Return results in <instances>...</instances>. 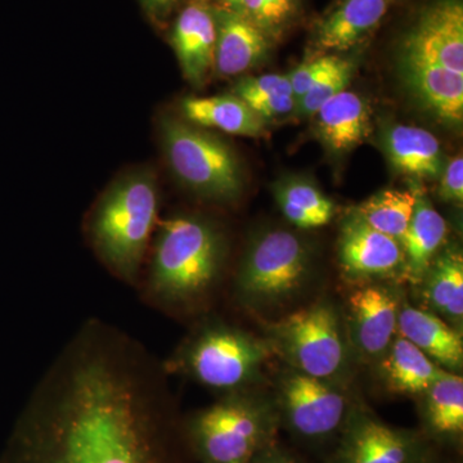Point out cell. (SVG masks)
Listing matches in <instances>:
<instances>
[{"label":"cell","mask_w":463,"mask_h":463,"mask_svg":"<svg viewBox=\"0 0 463 463\" xmlns=\"http://www.w3.org/2000/svg\"><path fill=\"white\" fill-rule=\"evenodd\" d=\"M439 194L441 199L461 205L463 201V157L457 155L440 173Z\"/></svg>","instance_id":"obj_31"},{"label":"cell","mask_w":463,"mask_h":463,"mask_svg":"<svg viewBox=\"0 0 463 463\" xmlns=\"http://www.w3.org/2000/svg\"><path fill=\"white\" fill-rule=\"evenodd\" d=\"M412 190L416 194V205L410 225L399 243L403 251L408 279L421 282L446 240L447 223L421 187L414 185Z\"/></svg>","instance_id":"obj_18"},{"label":"cell","mask_w":463,"mask_h":463,"mask_svg":"<svg viewBox=\"0 0 463 463\" xmlns=\"http://www.w3.org/2000/svg\"><path fill=\"white\" fill-rule=\"evenodd\" d=\"M213 5L215 18L214 71L223 78L243 74L263 62L273 39L245 17Z\"/></svg>","instance_id":"obj_12"},{"label":"cell","mask_w":463,"mask_h":463,"mask_svg":"<svg viewBox=\"0 0 463 463\" xmlns=\"http://www.w3.org/2000/svg\"><path fill=\"white\" fill-rule=\"evenodd\" d=\"M341 60L343 57L337 56V54L325 53L307 61L297 69L292 70L291 74H288V80L297 103L301 97L306 96L319 79L339 65Z\"/></svg>","instance_id":"obj_30"},{"label":"cell","mask_w":463,"mask_h":463,"mask_svg":"<svg viewBox=\"0 0 463 463\" xmlns=\"http://www.w3.org/2000/svg\"><path fill=\"white\" fill-rule=\"evenodd\" d=\"M383 362V373L390 389L398 394H425L443 368L404 337H394Z\"/></svg>","instance_id":"obj_22"},{"label":"cell","mask_w":463,"mask_h":463,"mask_svg":"<svg viewBox=\"0 0 463 463\" xmlns=\"http://www.w3.org/2000/svg\"><path fill=\"white\" fill-rule=\"evenodd\" d=\"M249 463H304L297 457L289 455L286 450L281 449L276 443L264 448Z\"/></svg>","instance_id":"obj_33"},{"label":"cell","mask_w":463,"mask_h":463,"mask_svg":"<svg viewBox=\"0 0 463 463\" xmlns=\"http://www.w3.org/2000/svg\"><path fill=\"white\" fill-rule=\"evenodd\" d=\"M215 39L213 5L192 0L174 24L172 44L183 75L194 87L205 84L214 69Z\"/></svg>","instance_id":"obj_13"},{"label":"cell","mask_w":463,"mask_h":463,"mask_svg":"<svg viewBox=\"0 0 463 463\" xmlns=\"http://www.w3.org/2000/svg\"><path fill=\"white\" fill-rule=\"evenodd\" d=\"M389 5L386 0H340L317 25L316 47L325 53L352 50L376 30Z\"/></svg>","instance_id":"obj_16"},{"label":"cell","mask_w":463,"mask_h":463,"mask_svg":"<svg viewBox=\"0 0 463 463\" xmlns=\"http://www.w3.org/2000/svg\"><path fill=\"white\" fill-rule=\"evenodd\" d=\"M414 205L413 190H383L356 207L354 215L373 230L401 241L412 219Z\"/></svg>","instance_id":"obj_26"},{"label":"cell","mask_w":463,"mask_h":463,"mask_svg":"<svg viewBox=\"0 0 463 463\" xmlns=\"http://www.w3.org/2000/svg\"><path fill=\"white\" fill-rule=\"evenodd\" d=\"M345 395L325 379L295 371L283 380L279 421L307 440H327L340 435L350 413Z\"/></svg>","instance_id":"obj_11"},{"label":"cell","mask_w":463,"mask_h":463,"mask_svg":"<svg viewBox=\"0 0 463 463\" xmlns=\"http://www.w3.org/2000/svg\"><path fill=\"white\" fill-rule=\"evenodd\" d=\"M185 121L203 129L258 138L265 134L264 120L234 94L187 97L182 100Z\"/></svg>","instance_id":"obj_20"},{"label":"cell","mask_w":463,"mask_h":463,"mask_svg":"<svg viewBox=\"0 0 463 463\" xmlns=\"http://www.w3.org/2000/svg\"><path fill=\"white\" fill-rule=\"evenodd\" d=\"M353 74H354V65L349 60L343 58L339 65L319 79L306 96L298 100V114L315 116L323 103L327 102L341 91L346 90L347 85L352 81Z\"/></svg>","instance_id":"obj_28"},{"label":"cell","mask_w":463,"mask_h":463,"mask_svg":"<svg viewBox=\"0 0 463 463\" xmlns=\"http://www.w3.org/2000/svg\"><path fill=\"white\" fill-rule=\"evenodd\" d=\"M141 2L152 17L160 20L172 11L178 0H141Z\"/></svg>","instance_id":"obj_34"},{"label":"cell","mask_w":463,"mask_h":463,"mask_svg":"<svg viewBox=\"0 0 463 463\" xmlns=\"http://www.w3.org/2000/svg\"><path fill=\"white\" fill-rule=\"evenodd\" d=\"M309 252L288 231H270L258 237L237 273V292L252 306L273 304L291 297L306 281Z\"/></svg>","instance_id":"obj_7"},{"label":"cell","mask_w":463,"mask_h":463,"mask_svg":"<svg viewBox=\"0 0 463 463\" xmlns=\"http://www.w3.org/2000/svg\"><path fill=\"white\" fill-rule=\"evenodd\" d=\"M422 435L392 428L364 410L350 411L330 463H425Z\"/></svg>","instance_id":"obj_10"},{"label":"cell","mask_w":463,"mask_h":463,"mask_svg":"<svg viewBox=\"0 0 463 463\" xmlns=\"http://www.w3.org/2000/svg\"><path fill=\"white\" fill-rule=\"evenodd\" d=\"M386 154L398 172L416 179H437L443 170V152L434 134L422 128L395 125L385 136Z\"/></svg>","instance_id":"obj_21"},{"label":"cell","mask_w":463,"mask_h":463,"mask_svg":"<svg viewBox=\"0 0 463 463\" xmlns=\"http://www.w3.org/2000/svg\"><path fill=\"white\" fill-rule=\"evenodd\" d=\"M347 307L356 346L367 355L383 354L398 332V298L381 286H364L350 294Z\"/></svg>","instance_id":"obj_14"},{"label":"cell","mask_w":463,"mask_h":463,"mask_svg":"<svg viewBox=\"0 0 463 463\" xmlns=\"http://www.w3.org/2000/svg\"><path fill=\"white\" fill-rule=\"evenodd\" d=\"M428 300L432 309L453 322L463 318V259L447 250L428 270Z\"/></svg>","instance_id":"obj_25"},{"label":"cell","mask_w":463,"mask_h":463,"mask_svg":"<svg viewBox=\"0 0 463 463\" xmlns=\"http://www.w3.org/2000/svg\"><path fill=\"white\" fill-rule=\"evenodd\" d=\"M398 334L425 353L439 367L448 373L458 371L463 364L461 332L450 327L434 313L411 306L399 309Z\"/></svg>","instance_id":"obj_17"},{"label":"cell","mask_w":463,"mask_h":463,"mask_svg":"<svg viewBox=\"0 0 463 463\" xmlns=\"http://www.w3.org/2000/svg\"><path fill=\"white\" fill-rule=\"evenodd\" d=\"M339 257L343 269L355 277L383 276L404 263L399 241L373 230L354 214L341 230Z\"/></svg>","instance_id":"obj_15"},{"label":"cell","mask_w":463,"mask_h":463,"mask_svg":"<svg viewBox=\"0 0 463 463\" xmlns=\"http://www.w3.org/2000/svg\"><path fill=\"white\" fill-rule=\"evenodd\" d=\"M213 5L251 21L274 41L297 16L300 0H218Z\"/></svg>","instance_id":"obj_27"},{"label":"cell","mask_w":463,"mask_h":463,"mask_svg":"<svg viewBox=\"0 0 463 463\" xmlns=\"http://www.w3.org/2000/svg\"><path fill=\"white\" fill-rule=\"evenodd\" d=\"M203 2L209 3V5H213V3L218 2V0H203Z\"/></svg>","instance_id":"obj_35"},{"label":"cell","mask_w":463,"mask_h":463,"mask_svg":"<svg viewBox=\"0 0 463 463\" xmlns=\"http://www.w3.org/2000/svg\"><path fill=\"white\" fill-rule=\"evenodd\" d=\"M248 106L261 120H268V118H281L289 114L292 109H297V99L292 94H277V96L254 100Z\"/></svg>","instance_id":"obj_32"},{"label":"cell","mask_w":463,"mask_h":463,"mask_svg":"<svg viewBox=\"0 0 463 463\" xmlns=\"http://www.w3.org/2000/svg\"><path fill=\"white\" fill-rule=\"evenodd\" d=\"M315 116L319 137L332 151H350L370 136V109L354 91L346 90L332 97Z\"/></svg>","instance_id":"obj_19"},{"label":"cell","mask_w":463,"mask_h":463,"mask_svg":"<svg viewBox=\"0 0 463 463\" xmlns=\"http://www.w3.org/2000/svg\"><path fill=\"white\" fill-rule=\"evenodd\" d=\"M224 261V241L200 216H174L161 224L147 279L149 297L164 306L192 303L215 285Z\"/></svg>","instance_id":"obj_2"},{"label":"cell","mask_w":463,"mask_h":463,"mask_svg":"<svg viewBox=\"0 0 463 463\" xmlns=\"http://www.w3.org/2000/svg\"><path fill=\"white\" fill-rule=\"evenodd\" d=\"M269 347L230 326H207L184 346L173 368L216 390H236L254 379Z\"/></svg>","instance_id":"obj_6"},{"label":"cell","mask_w":463,"mask_h":463,"mask_svg":"<svg viewBox=\"0 0 463 463\" xmlns=\"http://www.w3.org/2000/svg\"><path fill=\"white\" fill-rule=\"evenodd\" d=\"M234 96L242 99L246 105L254 100L277 96V94H292L288 75H259L241 79L234 87Z\"/></svg>","instance_id":"obj_29"},{"label":"cell","mask_w":463,"mask_h":463,"mask_svg":"<svg viewBox=\"0 0 463 463\" xmlns=\"http://www.w3.org/2000/svg\"><path fill=\"white\" fill-rule=\"evenodd\" d=\"M164 371L138 340L90 319L27 399L0 463H188Z\"/></svg>","instance_id":"obj_1"},{"label":"cell","mask_w":463,"mask_h":463,"mask_svg":"<svg viewBox=\"0 0 463 463\" xmlns=\"http://www.w3.org/2000/svg\"><path fill=\"white\" fill-rule=\"evenodd\" d=\"M279 414L245 395L230 394L183 421L192 457L200 463H249L276 443Z\"/></svg>","instance_id":"obj_4"},{"label":"cell","mask_w":463,"mask_h":463,"mask_svg":"<svg viewBox=\"0 0 463 463\" xmlns=\"http://www.w3.org/2000/svg\"><path fill=\"white\" fill-rule=\"evenodd\" d=\"M276 350L298 373L328 379L339 373L345 356L339 317L327 303H317L270 328Z\"/></svg>","instance_id":"obj_8"},{"label":"cell","mask_w":463,"mask_h":463,"mask_svg":"<svg viewBox=\"0 0 463 463\" xmlns=\"http://www.w3.org/2000/svg\"><path fill=\"white\" fill-rule=\"evenodd\" d=\"M386 2L392 3V2H397V0H386Z\"/></svg>","instance_id":"obj_37"},{"label":"cell","mask_w":463,"mask_h":463,"mask_svg":"<svg viewBox=\"0 0 463 463\" xmlns=\"http://www.w3.org/2000/svg\"><path fill=\"white\" fill-rule=\"evenodd\" d=\"M167 165L183 185L205 199L233 201L242 194L236 152L203 128L164 115L158 124Z\"/></svg>","instance_id":"obj_5"},{"label":"cell","mask_w":463,"mask_h":463,"mask_svg":"<svg viewBox=\"0 0 463 463\" xmlns=\"http://www.w3.org/2000/svg\"><path fill=\"white\" fill-rule=\"evenodd\" d=\"M279 209L292 224L304 230L323 227L335 215V203L312 183L288 179L274 190Z\"/></svg>","instance_id":"obj_24"},{"label":"cell","mask_w":463,"mask_h":463,"mask_svg":"<svg viewBox=\"0 0 463 463\" xmlns=\"http://www.w3.org/2000/svg\"><path fill=\"white\" fill-rule=\"evenodd\" d=\"M157 213V183L149 170L120 176L91 213L90 234L97 254L127 282L138 279Z\"/></svg>","instance_id":"obj_3"},{"label":"cell","mask_w":463,"mask_h":463,"mask_svg":"<svg viewBox=\"0 0 463 463\" xmlns=\"http://www.w3.org/2000/svg\"><path fill=\"white\" fill-rule=\"evenodd\" d=\"M423 420L429 437L457 441L463 434V379L444 370L425 392Z\"/></svg>","instance_id":"obj_23"},{"label":"cell","mask_w":463,"mask_h":463,"mask_svg":"<svg viewBox=\"0 0 463 463\" xmlns=\"http://www.w3.org/2000/svg\"><path fill=\"white\" fill-rule=\"evenodd\" d=\"M425 463H438V462H435L434 459H431V457H430V458H429L428 461H426Z\"/></svg>","instance_id":"obj_36"},{"label":"cell","mask_w":463,"mask_h":463,"mask_svg":"<svg viewBox=\"0 0 463 463\" xmlns=\"http://www.w3.org/2000/svg\"><path fill=\"white\" fill-rule=\"evenodd\" d=\"M399 67L463 75L462 0H435L420 12L402 38Z\"/></svg>","instance_id":"obj_9"}]
</instances>
